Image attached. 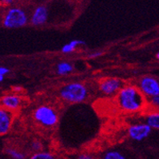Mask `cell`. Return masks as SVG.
<instances>
[{
  "label": "cell",
  "instance_id": "obj_1",
  "mask_svg": "<svg viewBox=\"0 0 159 159\" xmlns=\"http://www.w3.org/2000/svg\"><path fill=\"white\" fill-rule=\"evenodd\" d=\"M116 103L121 111L127 113H136L145 107L146 97L138 86L128 84L119 90L116 96Z\"/></svg>",
  "mask_w": 159,
  "mask_h": 159
},
{
  "label": "cell",
  "instance_id": "obj_2",
  "mask_svg": "<svg viewBox=\"0 0 159 159\" xmlns=\"http://www.w3.org/2000/svg\"><path fill=\"white\" fill-rule=\"evenodd\" d=\"M62 100L69 103H80L86 100L89 95L88 88L80 82H71L63 85L59 90Z\"/></svg>",
  "mask_w": 159,
  "mask_h": 159
},
{
  "label": "cell",
  "instance_id": "obj_3",
  "mask_svg": "<svg viewBox=\"0 0 159 159\" xmlns=\"http://www.w3.org/2000/svg\"><path fill=\"white\" fill-rule=\"evenodd\" d=\"M33 117L38 124L46 128H53L59 121L58 112L53 107L46 105L36 108L33 113Z\"/></svg>",
  "mask_w": 159,
  "mask_h": 159
},
{
  "label": "cell",
  "instance_id": "obj_4",
  "mask_svg": "<svg viewBox=\"0 0 159 159\" xmlns=\"http://www.w3.org/2000/svg\"><path fill=\"white\" fill-rule=\"evenodd\" d=\"M27 23V14L18 7H12L7 11L2 18V25L7 29H19L25 26Z\"/></svg>",
  "mask_w": 159,
  "mask_h": 159
},
{
  "label": "cell",
  "instance_id": "obj_5",
  "mask_svg": "<svg viewBox=\"0 0 159 159\" xmlns=\"http://www.w3.org/2000/svg\"><path fill=\"white\" fill-rule=\"evenodd\" d=\"M138 88L147 98L159 96V80L151 75H144L138 82Z\"/></svg>",
  "mask_w": 159,
  "mask_h": 159
},
{
  "label": "cell",
  "instance_id": "obj_6",
  "mask_svg": "<svg viewBox=\"0 0 159 159\" xmlns=\"http://www.w3.org/2000/svg\"><path fill=\"white\" fill-rule=\"evenodd\" d=\"M124 86V82L121 80L117 78H106L101 80L98 87L103 94L112 96L118 93Z\"/></svg>",
  "mask_w": 159,
  "mask_h": 159
},
{
  "label": "cell",
  "instance_id": "obj_7",
  "mask_svg": "<svg viewBox=\"0 0 159 159\" xmlns=\"http://www.w3.org/2000/svg\"><path fill=\"white\" fill-rule=\"evenodd\" d=\"M152 128L146 123L132 124L128 128V133L132 140L141 141L150 135Z\"/></svg>",
  "mask_w": 159,
  "mask_h": 159
},
{
  "label": "cell",
  "instance_id": "obj_8",
  "mask_svg": "<svg viewBox=\"0 0 159 159\" xmlns=\"http://www.w3.org/2000/svg\"><path fill=\"white\" fill-rule=\"evenodd\" d=\"M0 103H1V107L3 109L14 111L18 110L21 107L22 99L19 95L16 93H9L1 97Z\"/></svg>",
  "mask_w": 159,
  "mask_h": 159
},
{
  "label": "cell",
  "instance_id": "obj_9",
  "mask_svg": "<svg viewBox=\"0 0 159 159\" xmlns=\"http://www.w3.org/2000/svg\"><path fill=\"white\" fill-rule=\"evenodd\" d=\"M12 123V114L11 111L6 109H0V135H6L10 131Z\"/></svg>",
  "mask_w": 159,
  "mask_h": 159
},
{
  "label": "cell",
  "instance_id": "obj_10",
  "mask_svg": "<svg viewBox=\"0 0 159 159\" xmlns=\"http://www.w3.org/2000/svg\"><path fill=\"white\" fill-rule=\"evenodd\" d=\"M48 18V11L46 7L39 6L36 7L32 14L30 22L34 26H41L44 25Z\"/></svg>",
  "mask_w": 159,
  "mask_h": 159
},
{
  "label": "cell",
  "instance_id": "obj_11",
  "mask_svg": "<svg viewBox=\"0 0 159 159\" xmlns=\"http://www.w3.org/2000/svg\"><path fill=\"white\" fill-rule=\"evenodd\" d=\"M82 45H85V42L82 40L79 39H74L70 41V42L65 44L64 46L62 47L61 49V51L63 54H70V53H72L75 49L77 48L79 46H82Z\"/></svg>",
  "mask_w": 159,
  "mask_h": 159
},
{
  "label": "cell",
  "instance_id": "obj_12",
  "mask_svg": "<svg viewBox=\"0 0 159 159\" xmlns=\"http://www.w3.org/2000/svg\"><path fill=\"white\" fill-rule=\"evenodd\" d=\"M72 71H73V66L68 62H60L57 64L56 72L58 75H69Z\"/></svg>",
  "mask_w": 159,
  "mask_h": 159
},
{
  "label": "cell",
  "instance_id": "obj_13",
  "mask_svg": "<svg viewBox=\"0 0 159 159\" xmlns=\"http://www.w3.org/2000/svg\"><path fill=\"white\" fill-rule=\"evenodd\" d=\"M145 123L152 129L159 130V112H151L145 117Z\"/></svg>",
  "mask_w": 159,
  "mask_h": 159
},
{
  "label": "cell",
  "instance_id": "obj_14",
  "mask_svg": "<svg viewBox=\"0 0 159 159\" xmlns=\"http://www.w3.org/2000/svg\"><path fill=\"white\" fill-rule=\"evenodd\" d=\"M5 153L12 159H25L26 157V155L23 152L13 148H7L5 149Z\"/></svg>",
  "mask_w": 159,
  "mask_h": 159
},
{
  "label": "cell",
  "instance_id": "obj_15",
  "mask_svg": "<svg viewBox=\"0 0 159 159\" xmlns=\"http://www.w3.org/2000/svg\"><path fill=\"white\" fill-rule=\"evenodd\" d=\"M102 159H126V157L119 151L112 150L105 153Z\"/></svg>",
  "mask_w": 159,
  "mask_h": 159
},
{
  "label": "cell",
  "instance_id": "obj_16",
  "mask_svg": "<svg viewBox=\"0 0 159 159\" xmlns=\"http://www.w3.org/2000/svg\"><path fill=\"white\" fill-rule=\"evenodd\" d=\"M30 159H56V157L52 154V153H49V152H38V153H34L32 155Z\"/></svg>",
  "mask_w": 159,
  "mask_h": 159
},
{
  "label": "cell",
  "instance_id": "obj_17",
  "mask_svg": "<svg viewBox=\"0 0 159 159\" xmlns=\"http://www.w3.org/2000/svg\"><path fill=\"white\" fill-rule=\"evenodd\" d=\"M42 143L38 140H33L30 144V148L35 153H38V152H41L42 149Z\"/></svg>",
  "mask_w": 159,
  "mask_h": 159
},
{
  "label": "cell",
  "instance_id": "obj_18",
  "mask_svg": "<svg viewBox=\"0 0 159 159\" xmlns=\"http://www.w3.org/2000/svg\"><path fill=\"white\" fill-rule=\"evenodd\" d=\"M10 72V70L6 67H0V82L3 81L5 76Z\"/></svg>",
  "mask_w": 159,
  "mask_h": 159
},
{
  "label": "cell",
  "instance_id": "obj_19",
  "mask_svg": "<svg viewBox=\"0 0 159 159\" xmlns=\"http://www.w3.org/2000/svg\"><path fill=\"white\" fill-rule=\"evenodd\" d=\"M76 159H95L93 156L89 153H81L80 154Z\"/></svg>",
  "mask_w": 159,
  "mask_h": 159
},
{
  "label": "cell",
  "instance_id": "obj_20",
  "mask_svg": "<svg viewBox=\"0 0 159 159\" xmlns=\"http://www.w3.org/2000/svg\"><path fill=\"white\" fill-rule=\"evenodd\" d=\"M150 102L153 106H154V107L159 108V96L154 97V98H150Z\"/></svg>",
  "mask_w": 159,
  "mask_h": 159
},
{
  "label": "cell",
  "instance_id": "obj_21",
  "mask_svg": "<svg viewBox=\"0 0 159 159\" xmlns=\"http://www.w3.org/2000/svg\"><path fill=\"white\" fill-rule=\"evenodd\" d=\"M102 55V53L98 51V52H94V53H92V54H90V55L89 57L91 58V59H94V58H97V57L101 56Z\"/></svg>",
  "mask_w": 159,
  "mask_h": 159
},
{
  "label": "cell",
  "instance_id": "obj_22",
  "mask_svg": "<svg viewBox=\"0 0 159 159\" xmlns=\"http://www.w3.org/2000/svg\"><path fill=\"white\" fill-rule=\"evenodd\" d=\"M13 90H14V92L15 93H19L22 91V88L20 87V86H15V87L13 88Z\"/></svg>",
  "mask_w": 159,
  "mask_h": 159
},
{
  "label": "cell",
  "instance_id": "obj_23",
  "mask_svg": "<svg viewBox=\"0 0 159 159\" xmlns=\"http://www.w3.org/2000/svg\"><path fill=\"white\" fill-rule=\"evenodd\" d=\"M1 2L5 4H11L13 2V0H1Z\"/></svg>",
  "mask_w": 159,
  "mask_h": 159
},
{
  "label": "cell",
  "instance_id": "obj_24",
  "mask_svg": "<svg viewBox=\"0 0 159 159\" xmlns=\"http://www.w3.org/2000/svg\"><path fill=\"white\" fill-rule=\"evenodd\" d=\"M156 58H157V59L159 60V52H157V54L156 55Z\"/></svg>",
  "mask_w": 159,
  "mask_h": 159
}]
</instances>
